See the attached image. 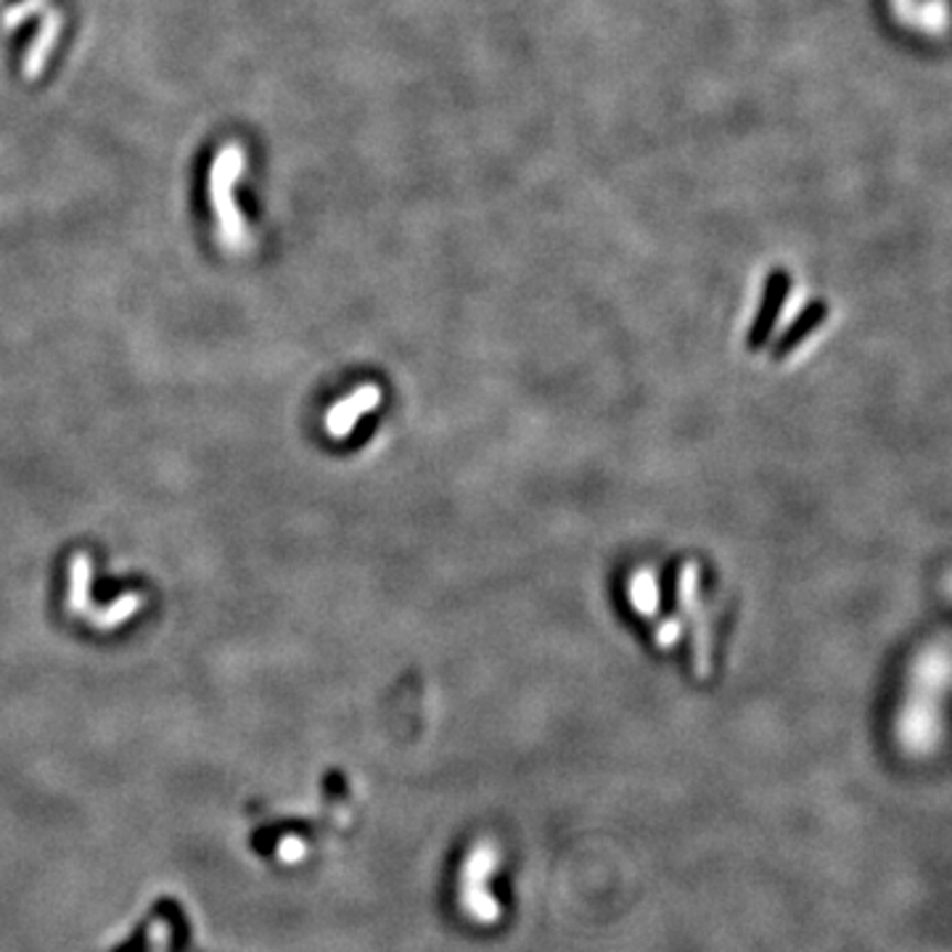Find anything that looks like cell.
Returning a JSON list of instances; mask_svg holds the SVG:
<instances>
[{
  "label": "cell",
  "mask_w": 952,
  "mask_h": 952,
  "mask_svg": "<svg viewBox=\"0 0 952 952\" xmlns=\"http://www.w3.org/2000/svg\"><path fill=\"white\" fill-rule=\"evenodd\" d=\"M141 606H143V595L125 593L119 595L111 606L90 608V612L85 614V619H88L93 627H98V630H115V627L125 625V621L136 617V614L141 612Z\"/></svg>",
  "instance_id": "6"
},
{
  "label": "cell",
  "mask_w": 952,
  "mask_h": 952,
  "mask_svg": "<svg viewBox=\"0 0 952 952\" xmlns=\"http://www.w3.org/2000/svg\"><path fill=\"white\" fill-rule=\"evenodd\" d=\"M90 582L93 564L88 553H77L69 564V593H66V606H69V612L77 614V617H85L93 608Z\"/></svg>",
  "instance_id": "4"
},
{
  "label": "cell",
  "mask_w": 952,
  "mask_h": 952,
  "mask_svg": "<svg viewBox=\"0 0 952 952\" xmlns=\"http://www.w3.org/2000/svg\"><path fill=\"white\" fill-rule=\"evenodd\" d=\"M942 587H944V595H948V598L952 601V569L948 572V577L942 580Z\"/></svg>",
  "instance_id": "9"
},
{
  "label": "cell",
  "mask_w": 952,
  "mask_h": 952,
  "mask_svg": "<svg viewBox=\"0 0 952 952\" xmlns=\"http://www.w3.org/2000/svg\"><path fill=\"white\" fill-rule=\"evenodd\" d=\"M172 944V921L167 916H156L149 926V937H145V948L149 952H170Z\"/></svg>",
  "instance_id": "8"
},
{
  "label": "cell",
  "mask_w": 952,
  "mask_h": 952,
  "mask_svg": "<svg viewBox=\"0 0 952 952\" xmlns=\"http://www.w3.org/2000/svg\"><path fill=\"white\" fill-rule=\"evenodd\" d=\"M376 400V389H360V392H355L353 397H347V400L339 402V405H334L328 410L326 415V429L331 436H347L353 432L355 419L363 413V410H368L374 405Z\"/></svg>",
  "instance_id": "5"
},
{
  "label": "cell",
  "mask_w": 952,
  "mask_h": 952,
  "mask_svg": "<svg viewBox=\"0 0 952 952\" xmlns=\"http://www.w3.org/2000/svg\"><path fill=\"white\" fill-rule=\"evenodd\" d=\"M64 13L58 9H45L40 13V26H37V35L32 40V45L24 53V62H22V75L24 79H37L45 72V66H48V58L53 48H56L58 37H62L64 32Z\"/></svg>",
  "instance_id": "3"
},
{
  "label": "cell",
  "mask_w": 952,
  "mask_h": 952,
  "mask_svg": "<svg viewBox=\"0 0 952 952\" xmlns=\"http://www.w3.org/2000/svg\"><path fill=\"white\" fill-rule=\"evenodd\" d=\"M45 9H48V0H22V3L9 6V9L3 11V22L0 24H3L6 32H11L22 22H26L32 13H43Z\"/></svg>",
  "instance_id": "7"
},
{
  "label": "cell",
  "mask_w": 952,
  "mask_h": 952,
  "mask_svg": "<svg viewBox=\"0 0 952 952\" xmlns=\"http://www.w3.org/2000/svg\"><path fill=\"white\" fill-rule=\"evenodd\" d=\"M247 167V151L241 143L228 141L217 151L209 167V204L215 212L217 238L228 251H244L249 244V230L236 202V183Z\"/></svg>",
  "instance_id": "2"
},
{
  "label": "cell",
  "mask_w": 952,
  "mask_h": 952,
  "mask_svg": "<svg viewBox=\"0 0 952 952\" xmlns=\"http://www.w3.org/2000/svg\"><path fill=\"white\" fill-rule=\"evenodd\" d=\"M952 688V653L944 646H926L910 667L905 704L899 710L897 738L910 757H929L942 738V706Z\"/></svg>",
  "instance_id": "1"
}]
</instances>
